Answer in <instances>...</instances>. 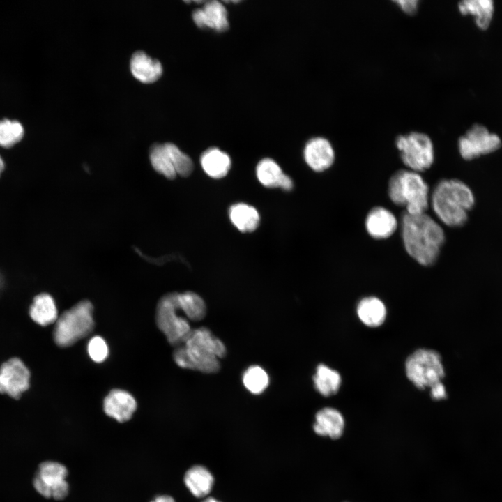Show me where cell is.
<instances>
[{
    "mask_svg": "<svg viewBox=\"0 0 502 502\" xmlns=\"http://www.w3.org/2000/svg\"><path fill=\"white\" fill-rule=\"evenodd\" d=\"M401 236L407 254L423 266L434 265L439 257L446 236L442 227L427 213H402Z\"/></svg>",
    "mask_w": 502,
    "mask_h": 502,
    "instance_id": "1",
    "label": "cell"
},
{
    "mask_svg": "<svg viewBox=\"0 0 502 502\" xmlns=\"http://www.w3.org/2000/svg\"><path fill=\"white\" fill-rule=\"evenodd\" d=\"M227 353L224 343L205 327L192 330L183 344L176 347L173 359L183 369L203 373H215L220 369V358Z\"/></svg>",
    "mask_w": 502,
    "mask_h": 502,
    "instance_id": "2",
    "label": "cell"
},
{
    "mask_svg": "<svg viewBox=\"0 0 502 502\" xmlns=\"http://www.w3.org/2000/svg\"><path fill=\"white\" fill-rule=\"evenodd\" d=\"M429 204L438 219L450 227L463 226L475 204L471 189L457 178L442 179L430 193Z\"/></svg>",
    "mask_w": 502,
    "mask_h": 502,
    "instance_id": "3",
    "label": "cell"
},
{
    "mask_svg": "<svg viewBox=\"0 0 502 502\" xmlns=\"http://www.w3.org/2000/svg\"><path fill=\"white\" fill-rule=\"evenodd\" d=\"M388 195L394 204L410 214L426 213L429 206L427 183L420 173L408 169L393 174L388 184Z\"/></svg>",
    "mask_w": 502,
    "mask_h": 502,
    "instance_id": "4",
    "label": "cell"
},
{
    "mask_svg": "<svg viewBox=\"0 0 502 502\" xmlns=\"http://www.w3.org/2000/svg\"><path fill=\"white\" fill-rule=\"evenodd\" d=\"M93 306L90 301L82 300L63 312L56 321L53 332L55 343L68 347L87 337L94 329Z\"/></svg>",
    "mask_w": 502,
    "mask_h": 502,
    "instance_id": "5",
    "label": "cell"
},
{
    "mask_svg": "<svg viewBox=\"0 0 502 502\" xmlns=\"http://www.w3.org/2000/svg\"><path fill=\"white\" fill-rule=\"evenodd\" d=\"M180 310L178 292L163 295L156 305V325L174 347L183 344L192 330L188 319L179 315Z\"/></svg>",
    "mask_w": 502,
    "mask_h": 502,
    "instance_id": "6",
    "label": "cell"
},
{
    "mask_svg": "<svg viewBox=\"0 0 502 502\" xmlns=\"http://www.w3.org/2000/svg\"><path fill=\"white\" fill-rule=\"evenodd\" d=\"M405 371L409 380L420 390L432 387L445 376L440 354L428 349H418L409 355Z\"/></svg>",
    "mask_w": 502,
    "mask_h": 502,
    "instance_id": "7",
    "label": "cell"
},
{
    "mask_svg": "<svg viewBox=\"0 0 502 502\" xmlns=\"http://www.w3.org/2000/svg\"><path fill=\"white\" fill-rule=\"evenodd\" d=\"M395 146L408 169L423 172L429 169L434 162V144L425 133L413 131L398 135Z\"/></svg>",
    "mask_w": 502,
    "mask_h": 502,
    "instance_id": "8",
    "label": "cell"
},
{
    "mask_svg": "<svg viewBox=\"0 0 502 502\" xmlns=\"http://www.w3.org/2000/svg\"><path fill=\"white\" fill-rule=\"evenodd\" d=\"M67 476L68 469L64 465L54 461H46L39 465L33 479V487L45 498L63 500L69 492Z\"/></svg>",
    "mask_w": 502,
    "mask_h": 502,
    "instance_id": "9",
    "label": "cell"
},
{
    "mask_svg": "<svg viewBox=\"0 0 502 502\" xmlns=\"http://www.w3.org/2000/svg\"><path fill=\"white\" fill-rule=\"evenodd\" d=\"M501 146L500 137L490 133L487 128L480 124L473 125L466 135L458 140L459 152L466 160H471L482 155L492 153Z\"/></svg>",
    "mask_w": 502,
    "mask_h": 502,
    "instance_id": "10",
    "label": "cell"
},
{
    "mask_svg": "<svg viewBox=\"0 0 502 502\" xmlns=\"http://www.w3.org/2000/svg\"><path fill=\"white\" fill-rule=\"evenodd\" d=\"M30 372L24 363L13 358L0 367V393L19 399L29 387Z\"/></svg>",
    "mask_w": 502,
    "mask_h": 502,
    "instance_id": "11",
    "label": "cell"
},
{
    "mask_svg": "<svg viewBox=\"0 0 502 502\" xmlns=\"http://www.w3.org/2000/svg\"><path fill=\"white\" fill-rule=\"evenodd\" d=\"M303 157L306 164L313 171L322 172L333 165L335 153L327 139L315 137L309 139L305 145Z\"/></svg>",
    "mask_w": 502,
    "mask_h": 502,
    "instance_id": "12",
    "label": "cell"
},
{
    "mask_svg": "<svg viewBox=\"0 0 502 502\" xmlns=\"http://www.w3.org/2000/svg\"><path fill=\"white\" fill-rule=\"evenodd\" d=\"M195 24L201 29L209 28L218 32H224L229 29L227 10L219 1H208L203 8L192 12Z\"/></svg>",
    "mask_w": 502,
    "mask_h": 502,
    "instance_id": "13",
    "label": "cell"
},
{
    "mask_svg": "<svg viewBox=\"0 0 502 502\" xmlns=\"http://www.w3.org/2000/svg\"><path fill=\"white\" fill-rule=\"evenodd\" d=\"M365 227L372 238L383 240L395 232L398 221L391 211L383 206H375L367 213Z\"/></svg>",
    "mask_w": 502,
    "mask_h": 502,
    "instance_id": "14",
    "label": "cell"
},
{
    "mask_svg": "<svg viewBox=\"0 0 502 502\" xmlns=\"http://www.w3.org/2000/svg\"><path fill=\"white\" fill-rule=\"evenodd\" d=\"M137 402L128 391L113 389L103 400V410L106 415L119 423L128 421L137 409Z\"/></svg>",
    "mask_w": 502,
    "mask_h": 502,
    "instance_id": "15",
    "label": "cell"
},
{
    "mask_svg": "<svg viewBox=\"0 0 502 502\" xmlns=\"http://www.w3.org/2000/svg\"><path fill=\"white\" fill-rule=\"evenodd\" d=\"M345 421L342 413L335 408L324 407L315 415L314 432L319 436L337 439L343 434Z\"/></svg>",
    "mask_w": 502,
    "mask_h": 502,
    "instance_id": "16",
    "label": "cell"
},
{
    "mask_svg": "<svg viewBox=\"0 0 502 502\" xmlns=\"http://www.w3.org/2000/svg\"><path fill=\"white\" fill-rule=\"evenodd\" d=\"M258 181L267 188H280L290 191L294 187L291 178L285 174L280 165L273 159L265 158L256 167Z\"/></svg>",
    "mask_w": 502,
    "mask_h": 502,
    "instance_id": "17",
    "label": "cell"
},
{
    "mask_svg": "<svg viewBox=\"0 0 502 502\" xmlns=\"http://www.w3.org/2000/svg\"><path fill=\"white\" fill-rule=\"evenodd\" d=\"M130 68L133 76L143 83L154 82L162 74L161 63L141 50L132 54Z\"/></svg>",
    "mask_w": 502,
    "mask_h": 502,
    "instance_id": "18",
    "label": "cell"
},
{
    "mask_svg": "<svg viewBox=\"0 0 502 502\" xmlns=\"http://www.w3.org/2000/svg\"><path fill=\"white\" fill-rule=\"evenodd\" d=\"M183 481L191 494L197 498L207 497L211 492L214 478L211 471L202 465H194L185 473Z\"/></svg>",
    "mask_w": 502,
    "mask_h": 502,
    "instance_id": "19",
    "label": "cell"
},
{
    "mask_svg": "<svg viewBox=\"0 0 502 502\" xmlns=\"http://www.w3.org/2000/svg\"><path fill=\"white\" fill-rule=\"evenodd\" d=\"M204 172L213 178H221L229 172L231 160L229 155L217 147L206 149L200 157Z\"/></svg>",
    "mask_w": 502,
    "mask_h": 502,
    "instance_id": "20",
    "label": "cell"
},
{
    "mask_svg": "<svg viewBox=\"0 0 502 502\" xmlns=\"http://www.w3.org/2000/svg\"><path fill=\"white\" fill-rule=\"evenodd\" d=\"M386 307L379 298L367 296L362 298L357 305V314L367 326L375 328L383 324L386 317Z\"/></svg>",
    "mask_w": 502,
    "mask_h": 502,
    "instance_id": "21",
    "label": "cell"
},
{
    "mask_svg": "<svg viewBox=\"0 0 502 502\" xmlns=\"http://www.w3.org/2000/svg\"><path fill=\"white\" fill-rule=\"evenodd\" d=\"M29 315L36 324L42 326L56 322L58 312L52 296L47 293L36 296L29 308Z\"/></svg>",
    "mask_w": 502,
    "mask_h": 502,
    "instance_id": "22",
    "label": "cell"
},
{
    "mask_svg": "<svg viewBox=\"0 0 502 502\" xmlns=\"http://www.w3.org/2000/svg\"><path fill=\"white\" fill-rule=\"evenodd\" d=\"M229 216L231 223L241 232H252L259 226L260 216L252 206L237 203L231 206Z\"/></svg>",
    "mask_w": 502,
    "mask_h": 502,
    "instance_id": "23",
    "label": "cell"
},
{
    "mask_svg": "<svg viewBox=\"0 0 502 502\" xmlns=\"http://www.w3.org/2000/svg\"><path fill=\"white\" fill-rule=\"evenodd\" d=\"M316 390L324 397L335 395L340 390L342 378L340 373L324 364H319L313 376Z\"/></svg>",
    "mask_w": 502,
    "mask_h": 502,
    "instance_id": "24",
    "label": "cell"
},
{
    "mask_svg": "<svg viewBox=\"0 0 502 502\" xmlns=\"http://www.w3.org/2000/svg\"><path fill=\"white\" fill-rule=\"evenodd\" d=\"M458 8L463 15H473L476 24L481 29L489 27L494 13L492 0H464L459 2Z\"/></svg>",
    "mask_w": 502,
    "mask_h": 502,
    "instance_id": "25",
    "label": "cell"
},
{
    "mask_svg": "<svg viewBox=\"0 0 502 502\" xmlns=\"http://www.w3.org/2000/svg\"><path fill=\"white\" fill-rule=\"evenodd\" d=\"M178 301L181 311L188 320L198 321L206 314V305L204 299L193 291L178 293Z\"/></svg>",
    "mask_w": 502,
    "mask_h": 502,
    "instance_id": "26",
    "label": "cell"
},
{
    "mask_svg": "<svg viewBox=\"0 0 502 502\" xmlns=\"http://www.w3.org/2000/svg\"><path fill=\"white\" fill-rule=\"evenodd\" d=\"M149 159L153 169L168 179H174L176 173L164 144L155 143L149 149Z\"/></svg>",
    "mask_w": 502,
    "mask_h": 502,
    "instance_id": "27",
    "label": "cell"
},
{
    "mask_svg": "<svg viewBox=\"0 0 502 502\" xmlns=\"http://www.w3.org/2000/svg\"><path fill=\"white\" fill-rule=\"evenodd\" d=\"M245 388L254 395L262 393L268 386L269 376L266 370L259 365L250 366L243 374Z\"/></svg>",
    "mask_w": 502,
    "mask_h": 502,
    "instance_id": "28",
    "label": "cell"
},
{
    "mask_svg": "<svg viewBox=\"0 0 502 502\" xmlns=\"http://www.w3.org/2000/svg\"><path fill=\"white\" fill-rule=\"evenodd\" d=\"M24 130L21 123L16 120L4 119L0 120V146L10 148L24 136Z\"/></svg>",
    "mask_w": 502,
    "mask_h": 502,
    "instance_id": "29",
    "label": "cell"
},
{
    "mask_svg": "<svg viewBox=\"0 0 502 502\" xmlns=\"http://www.w3.org/2000/svg\"><path fill=\"white\" fill-rule=\"evenodd\" d=\"M164 144L176 174L183 177L190 176L194 169L190 157L173 143L167 142Z\"/></svg>",
    "mask_w": 502,
    "mask_h": 502,
    "instance_id": "30",
    "label": "cell"
},
{
    "mask_svg": "<svg viewBox=\"0 0 502 502\" xmlns=\"http://www.w3.org/2000/svg\"><path fill=\"white\" fill-rule=\"evenodd\" d=\"M87 351L92 360L99 363L107 358L109 349L106 342L102 337L94 336L88 343Z\"/></svg>",
    "mask_w": 502,
    "mask_h": 502,
    "instance_id": "31",
    "label": "cell"
},
{
    "mask_svg": "<svg viewBox=\"0 0 502 502\" xmlns=\"http://www.w3.org/2000/svg\"><path fill=\"white\" fill-rule=\"evenodd\" d=\"M394 2L407 15H412L418 10L419 1L417 0H397Z\"/></svg>",
    "mask_w": 502,
    "mask_h": 502,
    "instance_id": "32",
    "label": "cell"
},
{
    "mask_svg": "<svg viewBox=\"0 0 502 502\" xmlns=\"http://www.w3.org/2000/svg\"><path fill=\"white\" fill-rule=\"evenodd\" d=\"M430 389V395L434 400H441L446 398V390L442 382L436 383Z\"/></svg>",
    "mask_w": 502,
    "mask_h": 502,
    "instance_id": "33",
    "label": "cell"
},
{
    "mask_svg": "<svg viewBox=\"0 0 502 502\" xmlns=\"http://www.w3.org/2000/svg\"><path fill=\"white\" fill-rule=\"evenodd\" d=\"M151 502H175L174 498L169 495H160L157 496Z\"/></svg>",
    "mask_w": 502,
    "mask_h": 502,
    "instance_id": "34",
    "label": "cell"
},
{
    "mask_svg": "<svg viewBox=\"0 0 502 502\" xmlns=\"http://www.w3.org/2000/svg\"><path fill=\"white\" fill-rule=\"evenodd\" d=\"M6 165L3 159L0 155V177L1 176L4 169H5Z\"/></svg>",
    "mask_w": 502,
    "mask_h": 502,
    "instance_id": "35",
    "label": "cell"
},
{
    "mask_svg": "<svg viewBox=\"0 0 502 502\" xmlns=\"http://www.w3.org/2000/svg\"><path fill=\"white\" fill-rule=\"evenodd\" d=\"M201 502H220V501L212 496H207Z\"/></svg>",
    "mask_w": 502,
    "mask_h": 502,
    "instance_id": "36",
    "label": "cell"
},
{
    "mask_svg": "<svg viewBox=\"0 0 502 502\" xmlns=\"http://www.w3.org/2000/svg\"><path fill=\"white\" fill-rule=\"evenodd\" d=\"M4 277L1 271H0V291L3 289L4 285Z\"/></svg>",
    "mask_w": 502,
    "mask_h": 502,
    "instance_id": "37",
    "label": "cell"
}]
</instances>
